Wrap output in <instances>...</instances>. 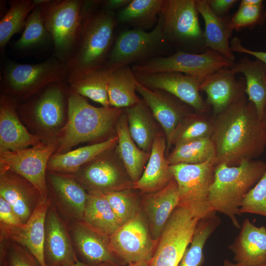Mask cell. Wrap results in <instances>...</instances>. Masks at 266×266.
Masks as SVG:
<instances>
[{
    "label": "cell",
    "instance_id": "6da1fadb",
    "mask_svg": "<svg viewBox=\"0 0 266 266\" xmlns=\"http://www.w3.org/2000/svg\"><path fill=\"white\" fill-rule=\"evenodd\" d=\"M214 118L210 136L215 166H236L255 160L266 147V136L254 104L246 95Z\"/></svg>",
    "mask_w": 266,
    "mask_h": 266
},
{
    "label": "cell",
    "instance_id": "7a4b0ae2",
    "mask_svg": "<svg viewBox=\"0 0 266 266\" xmlns=\"http://www.w3.org/2000/svg\"><path fill=\"white\" fill-rule=\"evenodd\" d=\"M102 0H83L74 50L66 63L68 84L102 68L114 44L115 12L101 7Z\"/></svg>",
    "mask_w": 266,
    "mask_h": 266
},
{
    "label": "cell",
    "instance_id": "3957f363",
    "mask_svg": "<svg viewBox=\"0 0 266 266\" xmlns=\"http://www.w3.org/2000/svg\"><path fill=\"white\" fill-rule=\"evenodd\" d=\"M124 111L125 109L111 106H92L85 97L69 88L67 119L56 136L54 142L57 149L55 153H65L80 143L113 135L116 124Z\"/></svg>",
    "mask_w": 266,
    "mask_h": 266
},
{
    "label": "cell",
    "instance_id": "277c9868",
    "mask_svg": "<svg viewBox=\"0 0 266 266\" xmlns=\"http://www.w3.org/2000/svg\"><path fill=\"white\" fill-rule=\"evenodd\" d=\"M266 163L261 160L245 161L239 165L215 166L214 179L209 195L212 209L225 214L240 229L237 216L245 196L261 178Z\"/></svg>",
    "mask_w": 266,
    "mask_h": 266
},
{
    "label": "cell",
    "instance_id": "5b68a950",
    "mask_svg": "<svg viewBox=\"0 0 266 266\" xmlns=\"http://www.w3.org/2000/svg\"><path fill=\"white\" fill-rule=\"evenodd\" d=\"M1 82L3 95L14 102L26 100L50 84H68L67 67L55 56L34 64L10 62L4 66Z\"/></svg>",
    "mask_w": 266,
    "mask_h": 266
},
{
    "label": "cell",
    "instance_id": "8992f818",
    "mask_svg": "<svg viewBox=\"0 0 266 266\" xmlns=\"http://www.w3.org/2000/svg\"><path fill=\"white\" fill-rule=\"evenodd\" d=\"M196 0H164L159 18L165 41L176 51L200 54L207 49Z\"/></svg>",
    "mask_w": 266,
    "mask_h": 266
},
{
    "label": "cell",
    "instance_id": "52a82bcc",
    "mask_svg": "<svg viewBox=\"0 0 266 266\" xmlns=\"http://www.w3.org/2000/svg\"><path fill=\"white\" fill-rule=\"evenodd\" d=\"M234 61L212 49L200 54L176 51L167 56H158L133 64L135 74L178 72L198 78H204L220 69L231 68Z\"/></svg>",
    "mask_w": 266,
    "mask_h": 266
},
{
    "label": "cell",
    "instance_id": "ba28073f",
    "mask_svg": "<svg viewBox=\"0 0 266 266\" xmlns=\"http://www.w3.org/2000/svg\"><path fill=\"white\" fill-rule=\"evenodd\" d=\"M169 48L164 37L159 18L156 26L150 31L132 29L120 33L102 67L110 72L123 66L162 56Z\"/></svg>",
    "mask_w": 266,
    "mask_h": 266
},
{
    "label": "cell",
    "instance_id": "9c48e42d",
    "mask_svg": "<svg viewBox=\"0 0 266 266\" xmlns=\"http://www.w3.org/2000/svg\"><path fill=\"white\" fill-rule=\"evenodd\" d=\"M179 195V203L200 220L214 212L209 195L213 183L214 160L198 164H177L170 166Z\"/></svg>",
    "mask_w": 266,
    "mask_h": 266
},
{
    "label": "cell",
    "instance_id": "30bf717a",
    "mask_svg": "<svg viewBox=\"0 0 266 266\" xmlns=\"http://www.w3.org/2000/svg\"><path fill=\"white\" fill-rule=\"evenodd\" d=\"M82 0H48L41 4L44 25L54 44V56L66 63L75 47Z\"/></svg>",
    "mask_w": 266,
    "mask_h": 266
},
{
    "label": "cell",
    "instance_id": "8fae6325",
    "mask_svg": "<svg viewBox=\"0 0 266 266\" xmlns=\"http://www.w3.org/2000/svg\"><path fill=\"white\" fill-rule=\"evenodd\" d=\"M199 220L186 207L178 206L164 228L148 266H178Z\"/></svg>",
    "mask_w": 266,
    "mask_h": 266
},
{
    "label": "cell",
    "instance_id": "7c38bea8",
    "mask_svg": "<svg viewBox=\"0 0 266 266\" xmlns=\"http://www.w3.org/2000/svg\"><path fill=\"white\" fill-rule=\"evenodd\" d=\"M54 142L38 144L17 151L0 152V169L14 172L31 182L42 199L48 197L46 173L49 160L56 152Z\"/></svg>",
    "mask_w": 266,
    "mask_h": 266
},
{
    "label": "cell",
    "instance_id": "4fadbf2b",
    "mask_svg": "<svg viewBox=\"0 0 266 266\" xmlns=\"http://www.w3.org/2000/svg\"><path fill=\"white\" fill-rule=\"evenodd\" d=\"M69 89L66 84H50L20 107L42 132L53 136L54 141L67 119Z\"/></svg>",
    "mask_w": 266,
    "mask_h": 266
},
{
    "label": "cell",
    "instance_id": "5bb4252c",
    "mask_svg": "<svg viewBox=\"0 0 266 266\" xmlns=\"http://www.w3.org/2000/svg\"><path fill=\"white\" fill-rule=\"evenodd\" d=\"M153 241L139 212L109 236L110 248L122 265L149 263L155 251Z\"/></svg>",
    "mask_w": 266,
    "mask_h": 266
},
{
    "label": "cell",
    "instance_id": "9a60e30c",
    "mask_svg": "<svg viewBox=\"0 0 266 266\" xmlns=\"http://www.w3.org/2000/svg\"><path fill=\"white\" fill-rule=\"evenodd\" d=\"M115 147L85 164L73 174L88 192L104 193L127 189L133 184L124 175L123 169L125 168L115 153Z\"/></svg>",
    "mask_w": 266,
    "mask_h": 266
},
{
    "label": "cell",
    "instance_id": "2e32d148",
    "mask_svg": "<svg viewBox=\"0 0 266 266\" xmlns=\"http://www.w3.org/2000/svg\"><path fill=\"white\" fill-rule=\"evenodd\" d=\"M48 197L66 222L83 218L88 192L73 174L47 171Z\"/></svg>",
    "mask_w": 266,
    "mask_h": 266
},
{
    "label": "cell",
    "instance_id": "e0dca14e",
    "mask_svg": "<svg viewBox=\"0 0 266 266\" xmlns=\"http://www.w3.org/2000/svg\"><path fill=\"white\" fill-rule=\"evenodd\" d=\"M136 90L149 108L165 134L166 156L171 148V140L176 129L186 116L195 111L190 106L166 91L150 89L138 82Z\"/></svg>",
    "mask_w": 266,
    "mask_h": 266
},
{
    "label": "cell",
    "instance_id": "ac0fdd59",
    "mask_svg": "<svg viewBox=\"0 0 266 266\" xmlns=\"http://www.w3.org/2000/svg\"><path fill=\"white\" fill-rule=\"evenodd\" d=\"M134 74L140 84L150 89L166 91L197 112L208 113L211 109L200 93L201 81L198 78L178 72Z\"/></svg>",
    "mask_w": 266,
    "mask_h": 266
},
{
    "label": "cell",
    "instance_id": "d6986e66",
    "mask_svg": "<svg viewBox=\"0 0 266 266\" xmlns=\"http://www.w3.org/2000/svg\"><path fill=\"white\" fill-rule=\"evenodd\" d=\"M67 224L79 261L92 266L103 264L116 266L122 265L110 248L109 236L95 230L82 220Z\"/></svg>",
    "mask_w": 266,
    "mask_h": 266
},
{
    "label": "cell",
    "instance_id": "ffe728a7",
    "mask_svg": "<svg viewBox=\"0 0 266 266\" xmlns=\"http://www.w3.org/2000/svg\"><path fill=\"white\" fill-rule=\"evenodd\" d=\"M43 257L45 266H70L79 261L67 222L51 202L45 220Z\"/></svg>",
    "mask_w": 266,
    "mask_h": 266
},
{
    "label": "cell",
    "instance_id": "44dd1931",
    "mask_svg": "<svg viewBox=\"0 0 266 266\" xmlns=\"http://www.w3.org/2000/svg\"><path fill=\"white\" fill-rule=\"evenodd\" d=\"M230 68L215 71L203 79L200 92L206 95V102L211 107L212 116L216 117L246 95L244 77L236 80Z\"/></svg>",
    "mask_w": 266,
    "mask_h": 266
},
{
    "label": "cell",
    "instance_id": "7402d4cb",
    "mask_svg": "<svg viewBox=\"0 0 266 266\" xmlns=\"http://www.w3.org/2000/svg\"><path fill=\"white\" fill-rule=\"evenodd\" d=\"M0 197L11 205L24 224L43 199L28 180L14 172L3 169H0Z\"/></svg>",
    "mask_w": 266,
    "mask_h": 266
},
{
    "label": "cell",
    "instance_id": "603a6c76",
    "mask_svg": "<svg viewBox=\"0 0 266 266\" xmlns=\"http://www.w3.org/2000/svg\"><path fill=\"white\" fill-rule=\"evenodd\" d=\"M51 203L49 197L41 200L29 220L18 227H0V239H9L27 248L41 266H45L43 257L45 220Z\"/></svg>",
    "mask_w": 266,
    "mask_h": 266
},
{
    "label": "cell",
    "instance_id": "cb8c5ba5",
    "mask_svg": "<svg viewBox=\"0 0 266 266\" xmlns=\"http://www.w3.org/2000/svg\"><path fill=\"white\" fill-rule=\"evenodd\" d=\"M16 104L2 94L0 105V152L17 151L33 146L40 137L31 133L18 117Z\"/></svg>",
    "mask_w": 266,
    "mask_h": 266
},
{
    "label": "cell",
    "instance_id": "d4e9b609",
    "mask_svg": "<svg viewBox=\"0 0 266 266\" xmlns=\"http://www.w3.org/2000/svg\"><path fill=\"white\" fill-rule=\"evenodd\" d=\"M234 254V261L245 266L266 265V227H257L245 219L240 231L229 246Z\"/></svg>",
    "mask_w": 266,
    "mask_h": 266
},
{
    "label": "cell",
    "instance_id": "484cf974",
    "mask_svg": "<svg viewBox=\"0 0 266 266\" xmlns=\"http://www.w3.org/2000/svg\"><path fill=\"white\" fill-rule=\"evenodd\" d=\"M166 141L164 132L155 139L144 170L133 187L147 194L158 191L174 179L166 155Z\"/></svg>",
    "mask_w": 266,
    "mask_h": 266
},
{
    "label": "cell",
    "instance_id": "4316f807",
    "mask_svg": "<svg viewBox=\"0 0 266 266\" xmlns=\"http://www.w3.org/2000/svg\"><path fill=\"white\" fill-rule=\"evenodd\" d=\"M144 203L150 233L155 241L160 238L166 223L179 203L178 186L175 179L163 189L148 194Z\"/></svg>",
    "mask_w": 266,
    "mask_h": 266
},
{
    "label": "cell",
    "instance_id": "83f0119b",
    "mask_svg": "<svg viewBox=\"0 0 266 266\" xmlns=\"http://www.w3.org/2000/svg\"><path fill=\"white\" fill-rule=\"evenodd\" d=\"M196 6L204 22L203 33L206 48L215 50L234 61L235 57L229 42L233 31L231 18L228 15H216L210 8L206 0H196Z\"/></svg>",
    "mask_w": 266,
    "mask_h": 266
},
{
    "label": "cell",
    "instance_id": "f1b7e54d",
    "mask_svg": "<svg viewBox=\"0 0 266 266\" xmlns=\"http://www.w3.org/2000/svg\"><path fill=\"white\" fill-rule=\"evenodd\" d=\"M117 140L116 134L104 140L72 151L54 153L49 160L47 171L73 174L85 164L114 148Z\"/></svg>",
    "mask_w": 266,
    "mask_h": 266
},
{
    "label": "cell",
    "instance_id": "f546056e",
    "mask_svg": "<svg viewBox=\"0 0 266 266\" xmlns=\"http://www.w3.org/2000/svg\"><path fill=\"white\" fill-rule=\"evenodd\" d=\"M115 132L118 138L115 153L134 183L140 178L150 153L140 149L133 139L128 129L125 111L116 124Z\"/></svg>",
    "mask_w": 266,
    "mask_h": 266
},
{
    "label": "cell",
    "instance_id": "4dcf8cb0",
    "mask_svg": "<svg viewBox=\"0 0 266 266\" xmlns=\"http://www.w3.org/2000/svg\"><path fill=\"white\" fill-rule=\"evenodd\" d=\"M125 112L133 139L140 149L150 153L155 139L163 132L149 108L141 99L136 104L125 108Z\"/></svg>",
    "mask_w": 266,
    "mask_h": 266
},
{
    "label": "cell",
    "instance_id": "1f68e13d",
    "mask_svg": "<svg viewBox=\"0 0 266 266\" xmlns=\"http://www.w3.org/2000/svg\"><path fill=\"white\" fill-rule=\"evenodd\" d=\"M236 74L242 73L245 79V94L255 105L261 120L266 104V66L261 60L246 56L230 68Z\"/></svg>",
    "mask_w": 266,
    "mask_h": 266
},
{
    "label": "cell",
    "instance_id": "d6a6232c",
    "mask_svg": "<svg viewBox=\"0 0 266 266\" xmlns=\"http://www.w3.org/2000/svg\"><path fill=\"white\" fill-rule=\"evenodd\" d=\"M137 81L132 66H123L110 71L108 98L111 107L125 109L141 100L136 95Z\"/></svg>",
    "mask_w": 266,
    "mask_h": 266
},
{
    "label": "cell",
    "instance_id": "836d02e7",
    "mask_svg": "<svg viewBox=\"0 0 266 266\" xmlns=\"http://www.w3.org/2000/svg\"><path fill=\"white\" fill-rule=\"evenodd\" d=\"M83 218L87 225L110 236L121 225L103 193L88 192Z\"/></svg>",
    "mask_w": 266,
    "mask_h": 266
},
{
    "label": "cell",
    "instance_id": "e575fe53",
    "mask_svg": "<svg viewBox=\"0 0 266 266\" xmlns=\"http://www.w3.org/2000/svg\"><path fill=\"white\" fill-rule=\"evenodd\" d=\"M164 0H131L116 14L118 25L128 24L146 31L156 25Z\"/></svg>",
    "mask_w": 266,
    "mask_h": 266
},
{
    "label": "cell",
    "instance_id": "d590c367",
    "mask_svg": "<svg viewBox=\"0 0 266 266\" xmlns=\"http://www.w3.org/2000/svg\"><path fill=\"white\" fill-rule=\"evenodd\" d=\"M215 149L210 137L194 139L177 144L166 156L170 166L177 164H198L215 160Z\"/></svg>",
    "mask_w": 266,
    "mask_h": 266
},
{
    "label": "cell",
    "instance_id": "8d00e7d4",
    "mask_svg": "<svg viewBox=\"0 0 266 266\" xmlns=\"http://www.w3.org/2000/svg\"><path fill=\"white\" fill-rule=\"evenodd\" d=\"M220 222L216 212L198 221L191 245L186 249L178 266H201L204 262L203 249L205 244Z\"/></svg>",
    "mask_w": 266,
    "mask_h": 266
},
{
    "label": "cell",
    "instance_id": "74e56055",
    "mask_svg": "<svg viewBox=\"0 0 266 266\" xmlns=\"http://www.w3.org/2000/svg\"><path fill=\"white\" fill-rule=\"evenodd\" d=\"M110 72L102 67L82 79L69 83V88L74 93L87 97L103 107H110L108 87Z\"/></svg>",
    "mask_w": 266,
    "mask_h": 266
},
{
    "label": "cell",
    "instance_id": "f35d334b",
    "mask_svg": "<svg viewBox=\"0 0 266 266\" xmlns=\"http://www.w3.org/2000/svg\"><path fill=\"white\" fill-rule=\"evenodd\" d=\"M208 113L194 111L186 116L173 135L171 148L190 140L210 137L213 130L214 118Z\"/></svg>",
    "mask_w": 266,
    "mask_h": 266
},
{
    "label": "cell",
    "instance_id": "ab89813d",
    "mask_svg": "<svg viewBox=\"0 0 266 266\" xmlns=\"http://www.w3.org/2000/svg\"><path fill=\"white\" fill-rule=\"evenodd\" d=\"M0 21V47L2 50L15 33L24 28L29 15L37 6L34 0H12Z\"/></svg>",
    "mask_w": 266,
    "mask_h": 266
},
{
    "label": "cell",
    "instance_id": "60d3db41",
    "mask_svg": "<svg viewBox=\"0 0 266 266\" xmlns=\"http://www.w3.org/2000/svg\"><path fill=\"white\" fill-rule=\"evenodd\" d=\"M48 37L51 36L43 22L40 4L28 16L22 34L15 42V46L17 49L28 48L41 44Z\"/></svg>",
    "mask_w": 266,
    "mask_h": 266
},
{
    "label": "cell",
    "instance_id": "b9f144b4",
    "mask_svg": "<svg viewBox=\"0 0 266 266\" xmlns=\"http://www.w3.org/2000/svg\"><path fill=\"white\" fill-rule=\"evenodd\" d=\"M0 266H41L24 245L9 239H0Z\"/></svg>",
    "mask_w": 266,
    "mask_h": 266
},
{
    "label": "cell",
    "instance_id": "7bdbcfd3",
    "mask_svg": "<svg viewBox=\"0 0 266 266\" xmlns=\"http://www.w3.org/2000/svg\"><path fill=\"white\" fill-rule=\"evenodd\" d=\"M103 194L121 225L138 213L135 198L128 188Z\"/></svg>",
    "mask_w": 266,
    "mask_h": 266
},
{
    "label": "cell",
    "instance_id": "ee69618b",
    "mask_svg": "<svg viewBox=\"0 0 266 266\" xmlns=\"http://www.w3.org/2000/svg\"><path fill=\"white\" fill-rule=\"evenodd\" d=\"M265 11L263 4H246L241 2L236 13L231 18V24L233 30L252 27L264 22Z\"/></svg>",
    "mask_w": 266,
    "mask_h": 266
},
{
    "label": "cell",
    "instance_id": "f6af8a7d",
    "mask_svg": "<svg viewBox=\"0 0 266 266\" xmlns=\"http://www.w3.org/2000/svg\"><path fill=\"white\" fill-rule=\"evenodd\" d=\"M240 211L241 214L252 213L266 217V170L245 196Z\"/></svg>",
    "mask_w": 266,
    "mask_h": 266
},
{
    "label": "cell",
    "instance_id": "bcb514c9",
    "mask_svg": "<svg viewBox=\"0 0 266 266\" xmlns=\"http://www.w3.org/2000/svg\"><path fill=\"white\" fill-rule=\"evenodd\" d=\"M23 224L11 205L0 197V227H18Z\"/></svg>",
    "mask_w": 266,
    "mask_h": 266
},
{
    "label": "cell",
    "instance_id": "7dc6e473",
    "mask_svg": "<svg viewBox=\"0 0 266 266\" xmlns=\"http://www.w3.org/2000/svg\"><path fill=\"white\" fill-rule=\"evenodd\" d=\"M211 10L220 17L227 16L230 10L237 2V0H206Z\"/></svg>",
    "mask_w": 266,
    "mask_h": 266
},
{
    "label": "cell",
    "instance_id": "c3c4849f",
    "mask_svg": "<svg viewBox=\"0 0 266 266\" xmlns=\"http://www.w3.org/2000/svg\"><path fill=\"white\" fill-rule=\"evenodd\" d=\"M230 47L232 51L245 53L253 56L261 61L266 66V52L251 50L244 47L241 44L240 38L235 36L230 41Z\"/></svg>",
    "mask_w": 266,
    "mask_h": 266
},
{
    "label": "cell",
    "instance_id": "681fc988",
    "mask_svg": "<svg viewBox=\"0 0 266 266\" xmlns=\"http://www.w3.org/2000/svg\"><path fill=\"white\" fill-rule=\"evenodd\" d=\"M131 0H102L101 7L106 10L115 11L127 6Z\"/></svg>",
    "mask_w": 266,
    "mask_h": 266
},
{
    "label": "cell",
    "instance_id": "f907efd6",
    "mask_svg": "<svg viewBox=\"0 0 266 266\" xmlns=\"http://www.w3.org/2000/svg\"><path fill=\"white\" fill-rule=\"evenodd\" d=\"M262 0H242L241 2L249 5H259L263 4Z\"/></svg>",
    "mask_w": 266,
    "mask_h": 266
},
{
    "label": "cell",
    "instance_id": "816d5d0a",
    "mask_svg": "<svg viewBox=\"0 0 266 266\" xmlns=\"http://www.w3.org/2000/svg\"><path fill=\"white\" fill-rule=\"evenodd\" d=\"M70 266H89V265H86L79 261L76 263L72 265H71ZM114 266V265L108 264H101V265H100L98 266Z\"/></svg>",
    "mask_w": 266,
    "mask_h": 266
},
{
    "label": "cell",
    "instance_id": "f5cc1de1",
    "mask_svg": "<svg viewBox=\"0 0 266 266\" xmlns=\"http://www.w3.org/2000/svg\"><path fill=\"white\" fill-rule=\"evenodd\" d=\"M262 124L265 131L266 136V104L264 108L263 114L261 119Z\"/></svg>",
    "mask_w": 266,
    "mask_h": 266
},
{
    "label": "cell",
    "instance_id": "db71d44e",
    "mask_svg": "<svg viewBox=\"0 0 266 266\" xmlns=\"http://www.w3.org/2000/svg\"><path fill=\"white\" fill-rule=\"evenodd\" d=\"M223 266H245L237 263H233L228 260H225Z\"/></svg>",
    "mask_w": 266,
    "mask_h": 266
},
{
    "label": "cell",
    "instance_id": "11a10c76",
    "mask_svg": "<svg viewBox=\"0 0 266 266\" xmlns=\"http://www.w3.org/2000/svg\"><path fill=\"white\" fill-rule=\"evenodd\" d=\"M149 263L140 262L125 265V266H148Z\"/></svg>",
    "mask_w": 266,
    "mask_h": 266
},
{
    "label": "cell",
    "instance_id": "9f6ffc18",
    "mask_svg": "<svg viewBox=\"0 0 266 266\" xmlns=\"http://www.w3.org/2000/svg\"><path fill=\"white\" fill-rule=\"evenodd\" d=\"M265 19H266V11H265Z\"/></svg>",
    "mask_w": 266,
    "mask_h": 266
}]
</instances>
